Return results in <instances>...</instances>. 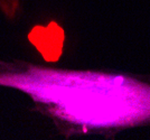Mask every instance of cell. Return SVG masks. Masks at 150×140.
<instances>
[{"mask_svg": "<svg viewBox=\"0 0 150 140\" xmlns=\"http://www.w3.org/2000/svg\"><path fill=\"white\" fill-rule=\"evenodd\" d=\"M0 85L30 96L66 136L150 124V83L127 74L0 62Z\"/></svg>", "mask_w": 150, "mask_h": 140, "instance_id": "cell-1", "label": "cell"}, {"mask_svg": "<svg viewBox=\"0 0 150 140\" xmlns=\"http://www.w3.org/2000/svg\"><path fill=\"white\" fill-rule=\"evenodd\" d=\"M29 40L37 47L43 57L53 62L61 56L64 43V32L55 23H50L48 26L35 27L29 34Z\"/></svg>", "mask_w": 150, "mask_h": 140, "instance_id": "cell-2", "label": "cell"}]
</instances>
